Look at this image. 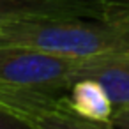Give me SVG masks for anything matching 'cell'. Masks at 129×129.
Wrapping results in <instances>:
<instances>
[{"mask_svg": "<svg viewBox=\"0 0 129 129\" xmlns=\"http://www.w3.org/2000/svg\"><path fill=\"white\" fill-rule=\"evenodd\" d=\"M0 46H21L66 57L129 51V11L106 20L69 18L0 25Z\"/></svg>", "mask_w": 129, "mask_h": 129, "instance_id": "6da1fadb", "label": "cell"}, {"mask_svg": "<svg viewBox=\"0 0 129 129\" xmlns=\"http://www.w3.org/2000/svg\"><path fill=\"white\" fill-rule=\"evenodd\" d=\"M81 58L21 46H0V85L67 94Z\"/></svg>", "mask_w": 129, "mask_h": 129, "instance_id": "7a4b0ae2", "label": "cell"}, {"mask_svg": "<svg viewBox=\"0 0 129 129\" xmlns=\"http://www.w3.org/2000/svg\"><path fill=\"white\" fill-rule=\"evenodd\" d=\"M0 104L36 129H117L111 122H97L78 115L66 94L0 85Z\"/></svg>", "mask_w": 129, "mask_h": 129, "instance_id": "3957f363", "label": "cell"}, {"mask_svg": "<svg viewBox=\"0 0 129 129\" xmlns=\"http://www.w3.org/2000/svg\"><path fill=\"white\" fill-rule=\"evenodd\" d=\"M127 11L129 7L106 0H0V25L69 18L106 20Z\"/></svg>", "mask_w": 129, "mask_h": 129, "instance_id": "277c9868", "label": "cell"}, {"mask_svg": "<svg viewBox=\"0 0 129 129\" xmlns=\"http://www.w3.org/2000/svg\"><path fill=\"white\" fill-rule=\"evenodd\" d=\"M83 78L99 81L115 110L129 106V51L81 58L74 73V81Z\"/></svg>", "mask_w": 129, "mask_h": 129, "instance_id": "5b68a950", "label": "cell"}, {"mask_svg": "<svg viewBox=\"0 0 129 129\" xmlns=\"http://www.w3.org/2000/svg\"><path fill=\"white\" fill-rule=\"evenodd\" d=\"M66 99L78 115L90 118V120L110 122V118L115 111V106H113L108 92L95 80H88V78L76 80L69 87Z\"/></svg>", "mask_w": 129, "mask_h": 129, "instance_id": "8992f818", "label": "cell"}, {"mask_svg": "<svg viewBox=\"0 0 129 129\" xmlns=\"http://www.w3.org/2000/svg\"><path fill=\"white\" fill-rule=\"evenodd\" d=\"M0 129H36V127L21 120L20 117H16L14 113H11L0 104Z\"/></svg>", "mask_w": 129, "mask_h": 129, "instance_id": "52a82bcc", "label": "cell"}, {"mask_svg": "<svg viewBox=\"0 0 129 129\" xmlns=\"http://www.w3.org/2000/svg\"><path fill=\"white\" fill-rule=\"evenodd\" d=\"M111 125L117 129H129V106L117 108L110 118Z\"/></svg>", "mask_w": 129, "mask_h": 129, "instance_id": "ba28073f", "label": "cell"}, {"mask_svg": "<svg viewBox=\"0 0 129 129\" xmlns=\"http://www.w3.org/2000/svg\"><path fill=\"white\" fill-rule=\"evenodd\" d=\"M110 4H115V6H120V7H129V0H106Z\"/></svg>", "mask_w": 129, "mask_h": 129, "instance_id": "9c48e42d", "label": "cell"}]
</instances>
